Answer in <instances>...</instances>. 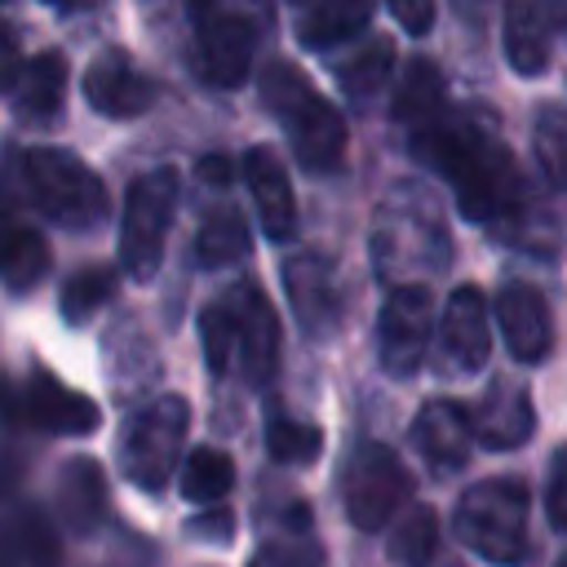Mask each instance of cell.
I'll return each instance as SVG.
<instances>
[{"label": "cell", "mask_w": 567, "mask_h": 567, "mask_svg": "<svg viewBox=\"0 0 567 567\" xmlns=\"http://www.w3.org/2000/svg\"><path fill=\"white\" fill-rule=\"evenodd\" d=\"M496 323L505 337V350L518 363H540L554 350V315L540 288L532 284H505L496 297Z\"/></svg>", "instance_id": "cell-15"}, {"label": "cell", "mask_w": 567, "mask_h": 567, "mask_svg": "<svg viewBox=\"0 0 567 567\" xmlns=\"http://www.w3.org/2000/svg\"><path fill=\"white\" fill-rule=\"evenodd\" d=\"M470 412L456 408L452 399H434L416 412L412 421V443L416 452L439 470V474H456L470 456Z\"/></svg>", "instance_id": "cell-19"}, {"label": "cell", "mask_w": 567, "mask_h": 567, "mask_svg": "<svg viewBox=\"0 0 567 567\" xmlns=\"http://www.w3.org/2000/svg\"><path fill=\"white\" fill-rule=\"evenodd\" d=\"M252 567H328L315 540H270L257 549Z\"/></svg>", "instance_id": "cell-33"}, {"label": "cell", "mask_w": 567, "mask_h": 567, "mask_svg": "<svg viewBox=\"0 0 567 567\" xmlns=\"http://www.w3.org/2000/svg\"><path fill=\"white\" fill-rule=\"evenodd\" d=\"M230 527H235V514L221 509V505L190 518V536H199V540H230Z\"/></svg>", "instance_id": "cell-38"}, {"label": "cell", "mask_w": 567, "mask_h": 567, "mask_svg": "<svg viewBox=\"0 0 567 567\" xmlns=\"http://www.w3.org/2000/svg\"><path fill=\"white\" fill-rule=\"evenodd\" d=\"M252 49H257V27L244 9H208L199 13V31H195V71L199 80H208L213 89H239L248 80L252 66Z\"/></svg>", "instance_id": "cell-8"}, {"label": "cell", "mask_w": 567, "mask_h": 567, "mask_svg": "<svg viewBox=\"0 0 567 567\" xmlns=\"http://www.w3.org/2000/svg\"><path fill=\"white\" fill-rule=\"evenodd\" d=\"M13 115L22 124H53L66 102V62L62 53H35L13 75Z\"/></svg>", "instance_id": "cell-20"}, {"label": "cell", "mask_w": 567, "mask_h": 567, "mask_svg": "<svg viewBox=\"0 0 567 567\" xmlns=\"http://www.w3.org/2000/svg\"><path fill=\"white\" fill-rule=\"evenodd\" d=\"M558 27H563V0H505L501 40H505L509 66L527 80L545 75L554 62Z\"/></svg>", "instance_id": "cell-12"}, {"label": "cell", "mask_w": 567, "mask_h": 567, "mask_svg": "<svg viewBox=\"0 0 567 567\" xmlns=\"http://www.w3.org/2000/svg\"><path fill=\"white\" fill-rule=\"evenodd\" d=\"M0 567H27V563H22V545H18V527H13V518L0 527Z\"/></svg>", "instance_id": "cell-39"}, {"label": "cell", "mask_w": 567, "mask_h": 567, "mask_svg": "<svg viewBox=\"0 0 567 567\" xmlns=\"http://www.w3.org/2000/svg\"><path fill=\"white\" fill-rule=\"evenodd\" d=\"M18 416H27L31 425L49 430V434H93L102 412L89 394L66 390L53 372L35 368L27 390H18Z\"/></svg>", "instance_id": "cell-16"}, {"label": "cell", "mask_w": 567, "mask_h": 567, "mask_svg": "<svg viewBox=\"0 0 567 567\" xmlns=\"http://www.w3.org/2000/svg\"><path fill=\"white\" fill-rule=\"evenodd\" d=\"M372 22V0H315L306 9V18L297 22V40L306 49H341L354 35H363Z\"/></svg>", "instance_id": "cell-22"}, {"label": "cell", "mask_w": 567, "mask_h": 567, "mask_svg": "<svg viewBox=\"0 0 567 567\" xmlns=\"http://www.w3.org/2000/svg\"><path fill=\"white\" fill-rule=\"evenodd\" d=\"M199 337H204V359H208V368H213L217 377L230 372V368H235V332H230V315H226L221 301L204 306V315H199Z\"/></svg>", "instance_id": "cell-32"}, {"label": "cell", "mask_w": 567, "mask_h": 567, "mask_svg": "<svg viewBox=\"0 0 567 567\" xmlns=\"http://www.w3.org/2000/svg\"><path fill=\"white\" fill-rule=\"evenodd\" d=\"M408 496H412V474L385 443H359L350 452L341 474V501H346V518L359 532H381Z\"/></svg>", "instance_id": "cell-7"}, {"label": "cell", "mask_w": 567, "mask_h": 567, "mask_svg": "<svg viewBox=\"0 0 567 567\" xmlns=\"http://www.w3.org/2000/svg\"><path fill=\"white\" fill-rule=\"evenodd\" d=\"M49 270V244L35 226L4 217L0 221V284L9 292H27Z\"/></svg>", "instance_id": "cell-23"}, {"label": "cell", "mask_w": 567, "mask_h": 567, "mask_svg": "<svg viewBox=\"0 0 567 567\" xmlns=\"http://www.w3.org/2000/svg\"><path fill=\"white\" fill-rule=\"evenodd\" d=\"M195 257L199 266H235L248 257V221L239 208H217L213 217H204L199 235H195Z\"/></svg>", "instance_id": "cell-26"}, {"label": "cell", "mask_w": 567, "mask_h": 567, "mask_svg": "<svg viewBox=\"0 0 567 567\" xmlns=\"http://www.w3.org/2000/svg\"><path fill=\"white\" fill-rule=\"evenodd\" d=\"M235 487V461L221 447H195L182 461V496L195 505H213Z\"/></svg>", "instance_id": "cell-27"}, {"label": "cell", "mask_w": 567, "mask_h": 567, "mask_svg": "<svg viewBox=\"0 0 567 567\" xmlns=\"http://www.w3.org/2000/svg\"><path fill=\"white\" fill-rule=\"evenodd\" d=\"M443 89H447V84H443V71H439L430 58H412L408 71H403V80H399V89H394V102H390L394 120H399V124H421V120H430V115L447 102Z\"/></svg>", "instance_id": "cell-25"}, {"label": "cell", "mask_w": 567, "mask_h": 567, "mask_svg": "<svg viewBox=\"0 0 567 567\" xmlns=\"http://www.w3.org/2000/svg\"><path fill=\"white\" fill-rule=\"evenodd\" d=\"M44 4H62V0H44Z\"/></svg>", "instance_id": "cell-43"}, {"label": "cell", "mask_w": 567, "mask_h": 567, "mask_svg": "<svg viewBox=\"0 0 567 567\" xmlns=\"http://www.w3.org/2000/svg\"><path fill=\"white\" fill-rule=\"evenodd\" d=\"M261 102L288 128V142H292V155L301 159V168H310V173L341 168V159H346V120L323 93H315V84L292 62L266 66Z\"/></svg>", "instance_id": "cell-2"}, {"label": "cell", "mask_w": 567, "mask_h": 567, "mask_svg": "<svg viewBox=\"0 0 567 567\" xmlns=\"http://www.w3.org/2000/svg\"><path fill=\"white\" fill-rule=\"evenodd\" d=\"M244 177H248V195L257 204V217H261V230L270 239H292L297 230V199H292V182L284 173V159L270 151V146H252L244 155Z\"/></svg>", "instance_id": "cell-18"}, {"label": "cell", "mask_w": 567, "mask_h": 567, "mask_svg": "<svg viewBox=\"0 0 567 567\" xmlns=\"http://www.w3.org/2000/svg\"><path fill=\"white\" fill-rule=\"evenodd\" d=\"M84 97L97 115L106 120H133L142 111H151L155 102V84L146 71H137L128 62V53L120 49H102L89 66H84Z\"/></svg>", "instance_id": "cell-14"}, {"label": "cell", "mask_w": 567, "mask_h": 567, "mask_svg": "<svg viewBox=\"0 0 567 567\" xmlns=\"http://www.w3.org/2000/svg\"><path fill=\"white\" fill-rule=\"evenodd\" d=\"M563 474H567V452L558 447L549 456V470H545V518H549L554 532L567 527V518H563Z\"/></svg>", "instance_id": "cell-35"}, {"label": "cell", "mask_w": 567, "mask_h": 567, "mask_svg": "<svg viewBox=\"0 0 567 567\" xmlns=\"http://www.w3.org/2000/svg\"><path fill=\"white\" fill-rule=\"evenodd\" d=\"M390 71H394V44L385 35H368L363 49H354L346 62H337V84L346 89V97L354 102H372L385 84H390Z\"/></svg>", "instance_id": "cell-24"}, {"label": "cell", "mask_w": 567, "mask_h": 567, "mask_svg": "<svg viewBox=\"0 0 567 567\" xmlns=\"http://www.w3.org/2000/svg\"><path fill=\"white\" fill-rule=\"evenodd\" d=\"M177 213V173L173 168H151L133 177L124 195V217H120V266L133 279H151L164 257V239Z\"/></svg>", "instance_id": "cell-5"}, {"label": "cell", "mask_w": 567, "mask_h": 567, "mask_svg": "<svg viewBox=\"0 0 567 567\" xmlns=\"http://www.w3.org/2000/svg\"><path fill=\"white\" fill-rule=\"evenodd\" d=\"M13 527H18V545H22V563L27 567H62V540L49 523L44 509L27 505L13 514Z\"/></svg>", "instance_id": "cell-31"}, {"label": "cell", "mask_w": 567, "mask_h": 567, "mask_svg": "<svg viewBox=\"0 0 567 567\" xmlns=\"http://www.w3.org/2000/svg\"><path fill=\"white\" fill-rule=\"evenodd\" d=\"M106 509V474L93 456H71L58 470V514L75 536H89Z\"/></svg>", "instance_id": "cell-21"}, {"label": "cell", "mask_w": 567, "mask_h": 567, "mask_svg": "<svg viewBox=\"0 0 567 567\" xmlns=\"http://www.w3.org/2000/svg\"><path fill=\"white\" fill-rule=\"evenodd\" d=\"M226 315H230V332H235V363L244 368V377L266 381L275 372V354H279V319L270 297L257 284H239L221 297Z\"/></svg>", "instance_id": "cell-11"}, {"label": "cell", "mask_w": 567, "mask_h": 567, "mask_svg": "<svg viewBox=\"0 0 567 567\" xmlns=\"http://www.w3.org/2000/svg\"><path fill=\"white\" fill-rule=\"evenodd\" d=\"M536 142H540L545 173H549V182L558 186V182H563V115H558V106H545V111H540Z\"/></svg>", "instance_id": "cell-34"}, {"label": "cell", "mask_w": 567, "mask_h": 567, "mask_svg": "<svg viewBox=\"0 0 567 567\" xmlns=\"http://www.w3.org/2000/svg\"><path fill=\"white\" fill-rule=\"evenodd\" d=\"M439 350H443V372H478L492 350V319L487 301L474 284H461L447 297V310L439 319Z\"/></svg>", "instance_id": "cell-13"}, {"label": "cell", "mask_w": 567, "mask_h": 567, "mask_svg": "<svg viewBox=\"0 0 567 567\" xmlns=\"http://www.w3.org/2000/svg\"><path fill=\"white\" fill-rule=\"evenodd\" d=\"M527 483L523 478H487L474 483L456 501V536L496 567L527 563Z\"/></svg>", "instance_id": "cell-3"}, {"label": "cell", "mask_w": 567, "mask_h": 567, "mask_svg": "<svg viewBox=\"0 0 567 567\" xmlns=\"http://www.w3.org/2000/svg\"><path fill=\"white\" fill-rule=\"evenodd\" d=\"M439 549V514L430 505H416L390 536V558L394 567H430Z\"/></svg>", "instance_id": "cell-29"}, {"label": "cell", "mask_w": 567, "mask_h": 567, "mask_svg": "<svg viewBox=\"0 0 567 567\" xmlns=\"http://www.w3.org/2000/svg\"><path fill=\"white\" fill-rule=\"evenodd\" d=\"M430 284H399L377 319V350L381 368L394 377H412L425 363V337H430Z\"/></svg>", "instance_id": "cell-9"}, {"label": "cell", "mask_w": 567, "mask_h": 567, "mask_svg": "<svg viewBox=\"0 0 567 567\" xmlns=\"http://www.w3.org/2000/svg\"><path fill=\"white\" fill-rule=\"evenodd\" d=\"M226 173H230V164H226L221 155H204V159H199V177H204V182L226 186Z\"/></svg>", "instance_id": "cell-40"}, {"label": "cell", "mask_w": 567, "mask_h": 567, "mask_svg": "<svg viewBox=\"0 0 567 567\" xmlns=\"http://www.w3.org/2000/svg\"><path fill=\"white\" fill-rule=\"evenodd\" d=\"M532 430H536V408H532L527 390L514 381H496L470 412V434L492 452L523 447L532 439Z\"/></svg>", "instance_id": "cell-17"}, {"label": "cell", "mask_w": 567, "mask_h": 567, "mask_svg": "<svg viewBox=\"0 0 567 567\" xmlns=\"http://www.w3.org/2000/svg\"><path fill=\"white\" fill-rule=\"evenodd\" d=\"M323 447V430L301 421V416H288L279 408H270L266 416V452L284 465H310Z\"/></svg>", "instance_id": "cell-28"}, {"label": "cell", "mask_w": 567, "mask_h": 567, "mask_svg": "<svg viewBox=\"0 0 567 567\" xmlns=\"http://www.w3.org/2000/svg\"><path fill=\"white\" fill-rule=\"evenodd\" d=\"M115 297V270L106 266H84L62 284V315L71 323H84L93 310H102Z\"/></svg>", "instance_id": "cell-30"}, {"label": "cell", "mask_w": 567, "mask_h": 567, "mask_svg": "<svg viewBox=\"0 0 567 567\" xmlns=\"http://www.w3.org/2000/svg\"><path fill=\"white\" fill-rule=\"evenodd\" d=\"M385 4H390V13L399 18V27L408 35H430V27H434V0H385Z\"/></svg>", "instance_id": "cell-36"}, {"label": "cell", "mask_w": 567, "mask_h": 567, "mask_svg": "<svg viewBox=\"0 0 567 567\" xmlns=\"http://www.w3.org/2000/svg\"><path fill=\"white\" fill-rule=\"evenodd\" d=\"M27 199L66 230H93L106 217V186L102 177L62 146H35L22 155Z\"/></svg>", "instance_id": "cell-4"}, {"label": "cell", "mask_w": 567, "mask_h": 567, "mask_svg": "<svg viewBox=\"0 0 567 567\" xmlns=\"http://www.w3.org/2000/svg\"><path fill=\"white\" fill-rule=\"evenodd\" d=\"M13 483H18V461H13V456H0V496H4Z\"/></svg>", "instance_id": "cell-41"}, {"label": "cell", "mask_w": 567, "mask_h": 567, "mask_svg": "<svg viewBox=\"0 0 567 567\" xmlns=\"http://www.w3.org/2000/svg\"><path fill=\"white\" fill-rule=\"evenodd\" d=\"M412 155L452 182L470 221H501L523 204V177L505 142H496V133L474 115L447 111V102L430 120L412 124Z\"/></svg>", "instance_id": "cell-1"}, {"label": "cell", "mask_w": 567, "mask_h": 567, "mask_svg": "<svg viewBox=\"0 0 567 567\" xmlns=\"http://www.w3.org/2000/svg\"><path fill=\"white\" fill-rule=\"evenodd\" d=\"M186 4H190V13H195V18H199V13H208V9H217V4H221V0H186Z\"/></svg>", "instance_id": "cell-42"}, {"label": "cell", "mask_w": 567, "mask_h": 567, "mask_svg": "<svg viewBox=\"0 0 567 567\" xmlns=\"http://www.w3.org/2000/svg\"><path fill=\"white\" fill-rule=\"evenodd\" d=\"M284 284H288V301H292V315L301 319L306 337H332L341 328L346 292H341L337 266L328 257H315V252L288 257Z\"/></svg>", "instance_id": "cell-10"}, {"label": "cell", "mask_w": 567, "mask_h": 567, "mask_svg": "<svg viewBox=\"0 0 567 567\" xmlns=\"http://www.w3.org/2000/svg\"><path fill=\"white\" fill-rule=\"evenodd\" d=\"M186 421H190V408L177 394H159L142 412L128 416V425L120 434V465H124L128 483L159 492L173 478L177 452L186 439Z\"/></svg>", "instance_id": "cell-6"}, {"label": "cell", "mask_w": 567, "mask_h": 567, "mask_svg": "<svg viewBox=\"0 0 567 567\" xmlns=\"http://www.w3.org/2000/svg\"><path fill=\"white\" fill-rule=\"evenodd\" d=\"M22 66V44H18V31L9 22H0V93H9L13 75Z\"/></svg>", "instance_id": "cell-37"}]
</instances>
